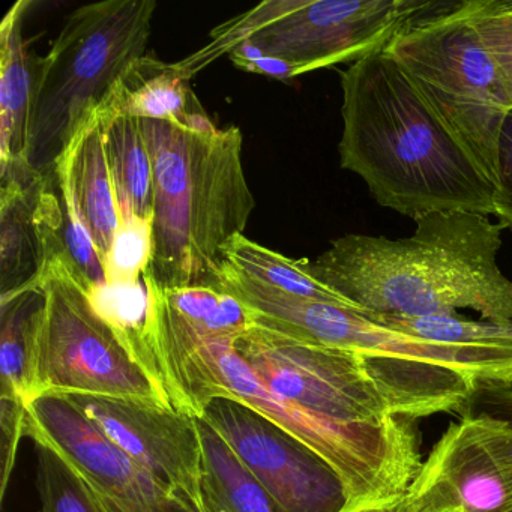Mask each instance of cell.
Returning <instances> with one entry per match:
<instances>
[{
    "label": "cell",
    "instance_id": "obj_1",
    "mask_svg": "<svg viewBox=\"0 0 512 512\" xmlns=\"http://www.w3.org/2000/svg\"><path fill=\"white\" fill-rule=\"evenodd\" d=\"M340 164L383 208L494 215L496 187L422 100L397 62L376 50L340 73Z\"/></svg>",
    "mask_w": 512,
    "mask_h": 512
},
{
    "label": "cell",
    "instance_id": "obj_2",
    "mask_svg": "<svg viewBox=\"0 0 512 512\" xmlns=\"http://www.w3.org/2000/svg\"><path fill=\"white\" fill-rule=\"evenodd\" d=\"M409 238L346 235L311 275L365 313L434 316L472 310L512 322V281L499 268L503 227L481 214L428 212Z\"/></svg>",
    "mask_w": 512,
    "mask_h": 512
},
{
    "label": "cell",
    "instance_id": "obj_3",
    "mask_svg": "<svg viewBox=\"0 0 512 512\" xmlns=\"http://www.w3.org/2000/svg\"><path fill=\"white\" fill-rule=\"evenodd\" d=\"M149 332L173 406L200 418L214 398L241 401L319 455L343 482L347 505L380 506L407 493L421 470L418 424L368 430L334 424L269 391L233 341L203 340L157 296Z\"/></svg>",
    "mask_w": 512,
    "mask_h": 512
},
{
    "label": "cell",
    "instance_id": "obj_4",
    "mask_svg": "<svg viewBox=\"0 0 512 512\" xmlns=\"http://www.w3.org/2000/svg\"><path fill=\"white\" fill-rule=\"evenodd\" d=\"M154 172V217L145 284L218 289L224 250L244 235L256 199L242 164V133L140 119Z\"/></svg>",
    "mask_w": 512,
    "mask_h": 512
},
{
    "label": "cell",
    "instance_id": "obj_5",
    "mask_svg": "<svg viewBox=\"0 0 512 512\" xmlns=\"http://www.w3.org/2000/svg\"><path fill=\"white\" fill-rule=\"evenodd\" d=\"M155 0H106L68 16L52 49L35 59L26 163L49 178L77 134L145 58Z\"/></svg>",
    "mask_w": 512,
    "mask_h": 512
},
{
    "label": "cell",
    "instance_id": "obj_6",
    "mask_svg": "<svg viewBox=\"0 0 512 512\" xmlns=\"http://www.w3.org/2000/svg\"><path fill=\"white\" fill-rule=\"evenodd\" d=\"M440 4L419 0H266L215 28L202 49L175 62L187 79L247 43L296 76L356 62Z\"/></svg>",
    "mask_w": 512,
    "mask_h": 512
},
{
    "label": "cell",
    "instance_id": "obj_7",
    "mask_svg": "<svg viewBox=\"0 0 512 512\" xmlns=\"http://www.w3.org/2000/svg\"><path fill=\"white\" fill-rule=\"evenodd\" d=\"M385 50L496 185L497 145L512 104L464 2L407 23Z\"/></svg>",
    "mask_w": 512,
    "mask_h": 512
},
{
    "label": "cell",
    "instance_id": "obj_8",
    "mask_svg": "<svg viewBox=\"0 0 512 512\" xmlns=\"http://www.w3.org/2000/svg\"><path fill=\"white\" fill-rule=\"evenodd\" d=\"M37 392L152 401L167 406L98 313L91 290L55 233L46 236ZM170 407V406H169Z\"/></svg>",
    "mask_w": 512,
    "mask_h": 512
},
{
    "label": "cell",
    "instance_id": "obj_9",
    "mask_svg": "<svg viewBox=\"0 0 512 512\" xmlns=\"http://www.w3.org/2000/svg\"><path fill=\"white\" fill-rule=\"evenodd\" d=\"M257 325L314 346L358 353L377 361L437 365L481 382L512 386V349L452 346L394 331L364 313L262 287L253 299Z\"/></svg>",
    "mask_w": 512,
    "mask_h": 512
},
{
    "label": "cell",
    "instance_id": "obj_10",
    "mask_svg": "<svg viewBox=\"0 0 512 512\" xmlns=\"http://www.w3.org/2000/svg\"><path fill=\"white\" fill-rule=\"evenodd\" d=\"M208 422L256 476L280 512H340L347 494L319 455L241 401L214 398Z\"/></svg>",
    "mask_w": 512,
    "mask_h": 512
},
{
    "label": "cell",
    "instance_id": "obj_11",
    "mask_svg": "<svg viewBox=\"0 0 512 512\" xmlns=\"http://www.w3.org/2000/svg\"><path fill=\"white\" fill-rule=\"evenodd\" d=\"M131 460L194 512L202 500V443L196 416L152 401L61 395Z\"/></svg>",
    "mask_w": 512,
    "mask_h": 512
},
{
    "label": "cell",
    "instance_id": "obj_12",
    "mask_svg": "<svg viewBox=\"0 0 512 512\" xmlns=\"http://www.w3.org/2000/svg\"><path fill=\"white\" fill-rule=\"evenodd\" d=\"M26 436L58 452L116 512H152L175 499L61 395H41L26 407Z\"/></svg>",
    "mask_w": 512,
    "mask_h": 512
},
{
    "label": "cell",
    "instance_id": "obj_13",
    "mask_svg": "<svg viewBox=\"0 0 512 512\" xmlns=\"http://www.w3.org/2000/svg\"><path fill=\"white\" fill-rule=\"evenodd\" d=\"M416 481L440 488L466 512H512V470L491 428L461 412L434 443Z\"/></svg>",
    "mask_w": 512,
    "mask_h": 512
},
{
    "label": "cell",
    "instance_id": "obj_14",
    "mask_svg": "<svg viewBox=\"0 0 512 512\" xmlns=\"http://www.w3.org/2000/svg\"><path fill=\"white\" fill-rule=\"evenodd\" d=\"M0 298L40 287L47 256L40 193L46 178L28 164L0 169Z\"/></svg>",
    "mask_w": 512,
    "mask_h": 512
},
{
    "label": "cell",
    "instance_id": "obj_15",
    "mask_svg": "<svg viewBox=\"0 0 512 512\" xmlns=\"http://www.w3.org/2000/svg\"><path fill=\"white\" fill-rule=\"evenodd\" d=\"M53 172L67 187L77 217L107 271L115 253L121 220L104 148L103 122L98 113L77 134Z\"/></svg>",
    "mask_w": 512,
    "mask_h": 512
},
{
    "label": "cell",
    "instance_id": "obj_16",
    "mask_svg": "<svg viewBox=\"0 0 512 512\" xmlns=\"http://www.w3.org/2000/svg\"><path fill=\"white\" fill-rule=\"evenodd\" d=\"M29 0L13 5L0 26V169L26 163L31 130L35 59L23 37Z\"/></svg>",
    "mask_w": 512,
    "mask_h": 512
},
{
    "label": "cell",
    "instance_id": "obj_17",
    "mask_svg": "<svg viewBox=\"0 0 512 512\" xmlns=\"http://www.w3.org/2000/svg\"><path fill=\"white\" fill-rule=\"evenodd\" d=\"M121 229L151 230L154 172L139 118L98 110Z\"/></svg>",
    "mask_w": 512,
    "mask_h": 512
},
{
    "label": "cell",
    "instance_id": "obj_18",
    "mask_svg": "<svg viewBox=\"0 0 512 512\" xmlns=\"http://www.w3.org/2000/svg\"><path fill=\"white\" fill-rule=\"evenodd\" d=\"M44 293L29 287L0 298V401L28 407L37 400V350Z\"/></svg>",
    "mask_w": 512,
    "mask_h": 512
},
{
    "label": "cell",
    "instance_id": "obj_19",
    "mask_svg": "<svg viewBox=\"0 0 512 512\" xmlns=\"http://www.w3.org/2000/svg\"><path fill=\"white\" fill-rule=\"evenodd\" d=\"M103 112L127 113L139 119L185 122L205 112L176 64L145 56L125 77Z\"/></svg>",
    "mask_w": 512,
    "mask_h": 512
},
{
    "label": "cell",
    "instance_id": "obj_20",
    "mask_svg": "<svg viewBox=\"0 0 512 512\" xmlns=\"http://www.w3.org/2000/svg\"><path fill=\"white\" fill-rule=\"evenodd\" d=\"M202 500L205 512H280L229 443L202 418Z\"/></svg>",
    "mask_w": 512,
    "mask_h": 512
},
{
    "label": "cell",
    "instance_id": "obj_21",
    "mask_svg": "<svg viewBox=\"0 0 512 512\" xmlns=\"http://www.w3.org/2000/svg\"><path fill=\"white\" fill-rule=\"evenodd\" d=\"M224 260L236 271L281 292L364 313L355 304L316 280L305 269L304 259H290L257 242L250 241L244 235L235 236L227 245L224 250Z\"/></svg>",
    "mask_w": 512,
    "mask_h": 512
},
{
    "label": "cell",
    "instance_id": "obj_22",
    "mask_svg": "<svg viewBox=\"0 0 512 512\" xmlns=\"http://www.w3.org/2000/svg\"><path fill=\"white\" fill-rule=\"evenodd\" d=\"M160 292L173 313L203 340L238 343L253 326L247 308L229 293L214 287H185Z\"/></svg>",
    "mask_w": 512,
    "mask_h": 512
},
{
    "label": "cell",
    "instance_id": "obj_23",
    "mask_svg": "<svg viewBox=\"0 0 512 512\" xmlns=\"http://www.w3.org/2000/svg\"><path fill=\"white\" fill-rule=\"evenodd\" d=\"M365 316L386 328L434 343L512 349V322L467 319L460 313L434 316L365 313Z\"/></svg>",
    "mask_w": 512,
    "mask_h": 512
},
{
    "label": "cell",
    "instance_id": "obj_24",
    "mask_svg": "<svg viewBox=\"0 0 512 512\" xmlns=\"http://www.w3.org/2000/svg\"><path fill=\"white\" fill-rule=\"evenodd\" d=\"M41 512H116L103 494L49 446L37 445Z\"/></svg>",
    "mask_w": 512,
    "mask_h": 512
},
{
    "label": "cell",
    "instance_id": "obj_25",
    "mask_svg": "<svg viewBox=\"0 0 512 512\" xmlns=\"http://www.w3.org/2000/svg\"><path fill=\"white\" fill-rule=\"evenodd\" d=\"M464 8L512 104V0H469Z\"/></svg>",
    "mask_w": 512,
    "mask_h": 512
},
{
    "label": "cell",
    "instance_id": "obj_26",
    "mask_svg": "<svg viewBox=\"0 0 512 512\" xmlns=\"http://www.w3.org/2000/svg\"><path fill=\"white\" fill-rule=\"evenodd\" d=\"M461 412L479 416L491 428L512 470V389L499 383H479Z\"/></svg>",
    "mask_w": 512,
    "mask_h": 512
},
{
    "label": "cell",
    "instance_id": "obj_27",
    "mask_svg": "<svg viewBox=\"0 0 512 512\" xmlns=\"http://www.w3.org/2000/svg\"><path fill=\"white\" fill-rule=\"evenodd\" d=\"M494 187V215L499 218L503 229L512 230V110H509L500 130Z\"/></svg>",
    "mask_w": 512,
    "mask_h": 512
},
{
    "label": "cell",
    "instance_id": "obj_28",
    "mask_svg": "<svg viewBox=\"0 0 512 512\" xmlns=\"http://www.w3.org/2000/svg\"><path fill=\"white\" fill-rule=\"evenodd\" d=\"M0 427H2V497H5L20 442L26 436V407L10 401H0Z\"/></svg>",
    "mask_w": 512,
    "mask_h": 512
},
{
    "label": "cell",
    "instance_id": "obj_29",
    "mask_svg": "<svg viewBox=\"0 0 512 512\" xmlns=\"http://www.w3.org/2000/svg\"><path fill=\"white\" fill-rule=\"evenodd\" d=\"M430 502L427 491L410 485L400 499L380 506L346 505L340 512H421Z\"/></svg>",
    "mask_w": 512,
    "mask_h": 512
},
{
    "label": "cell",
    "instance_id": "obj_30",
    "mask_svg": "<svg viewBox=\"0 0 512 512\" xmlns=\"http://www.w3.org/2000/svg\"><path fill=\"white\" fill-rule=\"evenodd\" d=\"M413 484L427 491L428 496H430V502H428V505L425 506L421 512H466L463 506L451 502V500L445 496V493L437 490V488L427 487V485L421 484V482L418 481H413Z\"/></svg>",
    "mask_w": 512,
    "mask_h": 512
},
{
    "label": "cell",
    "instance_id": "obj_31",
    "mask_svg": "<svg viewBox=\"0 0 512 512\" xmlns=\"http://www.w3.org/2000/svg\"><path fill=\"white\" fill-rule=\"evenodd\" d=\"M152 512H194L193 509L188 508L184 502L181 500L172 499L170 502H167L166 505L160 506V508L155 509Z\"/></svg>",
    "mask_w": 512,
    "mask_h": 512
},
{
    "label": "cell",
    "instance_id": "obj_32",
    "mask_svg": "<svg viewBox=\"0 0 512 512\" xmlns=\"http://www.w3.org/2000/svg\"><path fill=\"white\" fill-rule=\"evenodd\" d=\"M509 388H511V389H512V386H509Z\"/></svg>",
    "mask_w": 512,
    "mask_h": 512
}]
</instances>
